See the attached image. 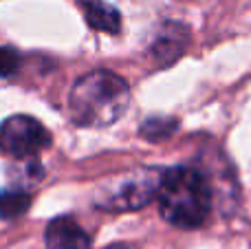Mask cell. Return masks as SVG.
Instances as JSON below:
<instances>
[{
    "label": "cell",
    "instance_id": "cell-5",
    "mask_svg": "<svg viewBox=\"0 0 251 249\" xmlns=\"http://www.w3.org/2000/svg\"><path fill=\"white\" fill-rule=\"evenodd\" d=\"M187 44H190V31H187V26L178 25V22H168L159 31L156 40L152 42L150 55L154 57L156 66H170L172 62H176L185 53Z\"/></svg>",
    "mask_w": 251,
    "mask_h": 249
},
{
    "label": "cell",
    "instance_id": "cell-9",
    "mask_svg": "<svg viewBox=\"0 0 251 249\" xmlns=\"http://www.w3.org/2000/svg\"><path fill=\"white\" fill-rule=\"evenodd\" d=\"M176 130V119L170 117H150L141 126V135L148 141H163Z\"/></svg>",
    "mask_w": 251,
    "mask_h": 249
},
{
    "label": "cell",
    "instance_id": "cell-1",
    "mask_svg": "<svg viewBox=\"0 0 251 249\" xmlns=\"http://www.w3.org/2000/svg\"><path fill=\"white\" fill-rule=\"evenodd\" d=\"M130 106V86L113 71H93L75 82L69 115L82 128H106L119 122Z\"/></svg>",
    "mask_w": 251,
    "mask_h": 249
},
{
    "label": "cell",
    "instance_id": "cell-7",
    "mask_svg": "<svg viewBox=\"0 0 251 249\" xmlns=\"http://www.w3.org/2000/svg\"><path fill=\"white\" fill-rule=\"evenodd\" d=\"M79 9L93 29L104 33H119L122 29V13L106 0H79Z\"/></svg>",
    "mask_w": 251,
    "mask_h": 249
},
{
    "label": "cell",
    "instance_id": "cell-2",
    "mask_svg": "<svg viewBox=\"0 0 251 249\" xmlns=\"http://www.w3.org/2000/svg\"><path fill=\"white\" fill-rule=\"evenodd\" d=\"M159 212L170 225L196 229L212 212V190L203 172L192 166H174L165 170L159 190Z\"/></svg>",
    "mask_w": 251,
    "mask_h": 249
},
{
    "label": "cell",
    "instance_id": "cell-10",
    "mask_svg": "<svg viewBox=\"0 0 251 249\" xmlns=\"http://www.w3.org/2000/svg\"><path fill=\"white\" fill-rule=\"evenodd\" d=\"M20 53L11 47H0V77H9L20 69Z\"/></svg>",
    "mask_w": 251,
    "mask_h": 249
},
{
    "label": "cell",
    "instance_id": "cell-11",
    "mask_svg": "<svg viewBox=\"0 0 251 249\" xmlns=\"http://www.w3.org/2000/svg\"><path fill=\"white\" fill-rule=\"evenodd\" d=\"M104 249H128V245H108V247H104Z\"/></svg>",
    "mask_w": 251,
    "mask_h": 249
},
{
    "label": "cell",
    "instance_id": "cell-8",
    "mask_svg": "<svg viewBox=\"0 0 251 249\" xmlns=\"http://www.w3.org/2000/svg\"><path fill=\"white\" fill-rule=\"evenodd\" d=\"M31 205V197L26 192H2L0 194V216L2 219H18Z\"/></svg>",
    "mask_w": 251,
    "mask_h": 249
},
{
    "label": "cell",
    "instance_id": "cell-6",
    "mask_svg": "<svg viewBox=\"0 0 251 249\" xmlns=\"http://www.w3.org/2000/svg\"><path fill=\"white\" fill-rule=\"evenodd\" d=\"M47 249H91V238L71 216H57L44 229Z\"/></svg>",
    "mask_w": 251,
    "mask_h": 249
},
{
    "label": "cell",
    "instance_id": "cell-4",
    "mask_svg": "<svg viewBox=\"0 0 251 249\" xmlns=\"http://www.w3.org/2000/svg\"><path fill=\"white\" fill-rule=\"evenodd\" d=\"M51 146V132L35 117L13 115L0 124V152L13 159H31Z\"/></svg>",
    "mask_w": 251,
    "mask_h": 249
},
{
    "label": "cell",
    "instance_id": "cell-3",
    "mask_svg": "<svg viewBox=\"0 0 251 249\" xmlns=\"http://www.w3.org/2000/svg\"><path fill=\"white\" fill-rule=\"evenodd\" d=\"M165 170L141 166L134 170L110 176L97 185L93 203L106 212H132L141 210L159 197Z\"/></svg>",
    "mask_w": 251,
    "mask_h": 249
}]
</instances>
